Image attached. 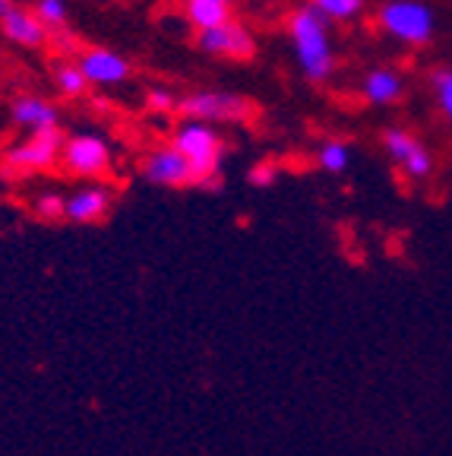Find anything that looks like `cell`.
I'll list each match as a JSON object with an SVG mask.
<instances>
[{
	"label": "cell",
	"mask_w": 452,
	"mask_h": 456,
	"mask_svg": "<svg viewBox=\"0 0 452 456\" xmlns=\"http://www.w3.org/2000/svg\"><path fill=\"white\" fill-rule=\"evenodd\" d=\"M285 32H288L291 51H295L297 70L311 86H323L333 79L335 64H339V54H335V38H333V20L326 13H319L307 0L304 7L291 10L288 22H285Z\"/></svg>",
	"instance_id": "cell-1"
},
{
	"label": "cell",
	"mask_w": 452,
	"mask_h": 456,
	"mask_svg": "<svg viewBox=\"0 0 452 456\" xmlns=\"http://www.w3.org/2000/svg\"><path fill=\"white\" fill-rule=\"evenodd\" d=\"M171 146L190 162L197 175V187H219L222 181V159H225V136L215 124L184 118L171 134Z\"/></svg>",
	"instance_id": "cell-2"
},
{
	"label": "cell",
	"mask_w": 452,
	"mask_h": 456,
	"mask_svg": "<svg viewBox=\"0 0 452 456\" xmlns=\"http://www.w3.org/2000/svg\"><path fill=\"white\" fill-rule=\"evenodd\" d=\"M376 26L392 42L421 48L437 32V13H433V7L424 4V0H386L376 10Z\"/></svg>",
	"instance_id": "cell-3"
},
{
	"label": "cell",
	"mask_w": 452,
	"mask_h": 456,
	"mask_svg": "<svg viewBox=\"0 0 452 456\" xmlns=\"http://www.w3.org/2000/svg\"><path fill=\"white\" fill-rule=\"evenodd\" d=\"M61 165L67 175L83 181H101L114 168V150L111 142L95 130H77L64 136L61 150Z\"/></svg>",
	"instance_id": "cell-4"
},
{
	"label": "cell",
	"mask_w": 452,
	"mask_h": 456,
	"mask_svg": "<svg viewBox=\"0 0 452 456\" xmlns=\"http://www.w3.org/2000/svg\"><path fill=\"white\" fill-rule=\"evenodd\" d=\"M177 111L184 118H197L206 124H244L254 118V102L240 93H228V89H197V93L181 95Z\"/></svg>",
	"instance_id": "cell-5"
},
{
	"label": "cell",
	"mask_w": 452,
	"mask_h": 456,
	"mask_svg": "<svg viewBox=\"0 0 452 456\" xmlns=\"http://www.w3.org/2000/svg\"><path fill=\"white\" fill-rule=\"evenodd\" d=\"M61 150H64V134L48 130V134H28L16 146L4 152V168L10 175H38L54 165H61Z\"/></svg>",
	"instance_id": "cell-6"
},
{
	"label": "cell",
	"mask_w": 452,
	"mask_h": 456,
	"mask_svg": "<svg viewBox=\"0 0 452 456\" xmlns=\"http://www.w3.org/2000/svg\"><path fill=\"white\" fill-rule=\"evenodd\" d=\"M197 48L203 51L206 57L247 64V61L256 57V38L240 20H228V22H222V26L197 32Z\"/></svg>",
	"instance_id": "cell-7"
},
{
	"label": "cell",
	"mask_w": 452,
	"mask_h": 456,
	"mask_svg": "<svg viewBox=\"0 0 452 456\" xmlns=\"http://www.w3.org/2000/svg\"><path fill=\"white\" fill-rule=\"evenodd\" d=\"M140 178L149 181L152 187H168V191L197 187V175H193L190 162L171 142H162V146H152L149 152H142Z\"/></svg>",
	"instance_id": "cell-8"
},
{
	"label": "cell",
	"mask_w": 452,
	"mask_h": 456,
	"mask_svg": "<svg viewBox=\"0 0 452 456\" xmlns=\"http://www.w3.org/2000/svg\"><path fill=\"white\" fill-rule=\"evenodd\" d=\"M383 152L389 162L402 168L411 181H424L433 175V152L427 150V142L417 140L411 130L405 127H386L383 130Z\"/></svg>",
	"instance_id": "cell-9"
},
{
	"label": "cell",
	"mask_w": 452,
	"mask_h": 456,
	"mask_svg": "<svg viewBox=\"0 0 452 456\" xmlns=\"http://www.w3.org/2000/svg\"><path fill=\"white\" fill-rule=\"evenodd\" d=\"M77 64L83 70V77L89 79V86H95V89H117L133 73L127 57L114 48H83L77 54Z\"/></svg>",
	"instance_id": "cell-10"
},
{
	"label": "cell",
	"mask_w": 452,
	"mask_h": 456,
	"mask_svg": "<svg viewBox=\"0 0 452 456\" xmlns=\"http://www.w3.org/2000/svg\"><path fill=\"white\" fill-rule=\"evenodd\" d=\"M114 209V191L101 181L83 184L67 197V222L73 225H99L111 216Z\"/></svg>",
	"instance_id": "cell-11"
},
{
	"label": "cell",
	"mask_w": 452,
	"mask_h": 456,
	"mask_svg": "<svg viewBox=\"0 0 452 456\" xmlns=\"http://www.w3.org/2000/svg\"><path fill=\"white\" fill-rule=\"evenodd\" d=\"M10 121L26 134H48V130H61V108L44 95L22 93L10 102Z\"/></svg>",
	"instance_id": "cell-12"
},
{
	"label": "cell",
	"mask_w": 452,
	"mask_h": 456,
	"mask_svg": "<svg viewBox=\"0 0 452 456\" xmlns=\"http://www.w3.org/2000/svg\"><path fill=\"white\" fill-rule=\"evenodd\" d=\"M0 36L7 38L10 45H20L28 51H42L51 42V28L38 20V13L32 7H10L7 13L0 16Z\"/></svg>",
	"instance_id": "cell-13"
},
{
	"label": "cell",
	"mask_w": 452,
	"mask_h": 456,
	"mask_svg": "<svg viewBox=\"0 0 452 456\" xmlns=\"http://www.w3.org/2000/svg\"><path fill=\"white\" fill-rule=\"evenodd\" d=\"M360 95H364V102L374 108L396 105V102L405 95L402 73L392 70V67H374V70H367L364 79H360Z\"/></svg>",
	"instance_id": "cell-14"
},
{
	"label": "cell",
	"mask_w": 452,
	"mask_h": 456,
	"mask_svg": "<svg viewBox=\"0 0 452 456\" xmlns=\"http://www.w3.org/2000/svg\"><path fill=\"white\" fill-rule=\"evenodd\" d=\"M238 4L240 0H184V16L197 32H203V28H213L234 20V7Z\"/></svg>",
	"instance_id": "cell-15"
},
{
	"label": "cell",
	"mask_w": 452,
	"mask_h": 456,
	"mask_svg": "<svg viewBox=\"0 0 452 456\" xmlns=\"http://www.w3.org/2000/svg\"><path fill=\"white\" fill-rule=\"evenodd\" d=\"M51 79H54V89L64 95V99H79V95H85V89H89V79L79 70L77 57L57 61L54 70H51Z\"/></svg>",
	"instance_id": "cell-16"
},
{
	"label": "cell",
	"mask_w": 452,
	"mask_h": 456,
	"mask_svg": "<svg viewBox=\"0 0 452 456\" xmlns=\"http://www.w3.org/2000/svg\"><path fill=\"white\" fill-rule=\"evenodd\" d=\"M317 165L326 175H342L351 165V146L345 140H326L317 150Z\"/></svg>",
	"instance_id": "cell-17"
},
{
	"label": "cell",
	"mask_w": 452,
	"mask_h": 456,
	"mask_svg": "<svg viewBox=\"0 0 452 456\" xmlns=\"http://www.w3.org/2000/svg\"><path fill=\"white\" fill-rule=\"evenodd\" d=\"M311 4L333 22H354L367 7V0H311Z\"/></svg>",
	"instance_id": "cell-18"
},
{
	"label": "cell",
	"mask_w": 452,
	"mask_h": 456,
	"mask_svg": "<svg viewBox=\"0 0 452 456\" xmlns=\"http://www.w3.org/2000/svg\"><path fill=\"white\" fill-rule=\"evenodd\" d=\"M32 213L38 216L42 222H61L67 219V197L57 191H44L36 197V203H32Z\"/></svg>",
	"instance_id": "cell-19"
},
{
	"label": "cell",
	"mask_w": 452,
	"mask_h": 456,
	"mask_svg": "<svg viewBox=\"0 0 452 456\" xmlns=\"http://www.w3.org/2000/svg\"><path fill=\"white\" fill-rule=\"evenodd\" d=\"M32 10L38 13V20L54 32V28H67L70 22V7H67V0H36Z\"/></svg>",
	"instance_id": "cell-20"
},
{
	"label": "cell",
	"mask_w": 452,
	"mask_h": 456,
	"mask_svg": "<svg viewBox=\"0 0 452 456\" xmlns=\"http://www.w3.org/2000/svg\"><path fill=\"white\" fill-rule=\"evenodd\" d=\"M431 86H433V95H437L440 111H443V118L452 124V67H440V70H433Z\"/></svg>",
	"instance_id": "cell-21"
},
{
	"label": "cell",
	"mask_w": 452,
	"mask_h": 456,
	"mask_svg": "<svg viewBox=\"0 0 452 456\" xmlns=\"http://www.w3.org/2000/svg\"><path fill=\"white\" fill-rule=\"evenodd\" d=\"M177 105H181V99L174 95V89H168V86H152L146 93V108L156 114H171L177 111Z\"/></svg>",
	"instance_id": "cell-22"
},
{
	"label": "cell",
	"mask_w": 452,
	"mask_h": 456,
	"mask_svg": "<svg viewBox=\"0 0 452 456\" xmlns=\"http://www.w3.org/2000/svg\"><path fill=\"white\" fill-rule=\"evenodd\" d=\"M276 178H278V165L272 162V159H260V162H254L247 171V184L260 187V191L276 184Z\"/></svg>",
	"instance_id": "cell-23"
},
{
	"label": "cell",
	"mask_w": 452,
	"mask_h": 456,
	"mask_svg": "<svg viewBox=\"0 0 452 456\" xmlns=\"http://www.w3.org/2000/svg\"><path fill=\"white\" fill-rule=\"evenodd\" d=\"M48 48H54L57 57H73V54H79V51H77V38L70 36V28H54V32H51Z\"/></svg>",
	"instance_id": "cell-24"
},
{
	"label": "cell",
	"mask_w": 452,
	"mask_h": 456,
	"mask_svg": "<svg viewBox=\"0 0 452 456\" xmlns=\"http://www.w3.org/2000/svg\"><path fill=\"white\" fill-rule=\"evenodd\" d=\"M10 7H16V0H0V16L7 13Z\"/></svg>",
	"instance_id": "cell-25"
}]
</instances>
